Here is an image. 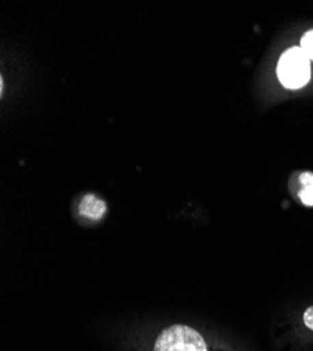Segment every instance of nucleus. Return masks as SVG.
I'll use <instances>...</instances> for the list:
<instances>
[{
	"instance_id": "1",
	"label": "nucleus",
	"mask_w": 313,
	"mask_h": 351,
	"mask_svg": "<svg viewBox=\"0 0 313 351\" xmlns=\"http://www.w3.org/2000/svg\"><path fill=\"white\" fill-rule=\"evenodd\" d=\"M277 76L287 89L297 90L306 86L312 77L310 60L301 47H292L284 52L277 65Z\"/></svg>"
},
{
	"instance_id": "3",
	"label": "nucleus",
	"mask_w": 313,
	"mask_h": 351,
	"mask_svg": "<svg viewBox=\"0 0 313 351\" xmlns=\"http://www.w3.org/2000/svg\"><path fill=\"white\" fill-rule=\"evenodd\" d=\"M105 210H107L105 202L93 194L84 195L80 202V207H79V211L82 215L92 218V219H100L104 215Z\"/></svg>"
},
{
	"instance_id": "5",
	"label": "nucleus",
	"mask_w": 313,
	"mask_h": 351,
	"mask_svg": "<svg viewBox=\"0 0 313 351\" xmlns=\"http://www.w3.org/2000/svg\"><path fill=\"white\" fill-rule=\"evenodd\" d=\"M302 51L308 55L310 61H313V28L309 32H306L302 38H301V45Z\"/></svg>"
},
{
	"instance_id": "4",
	"label": "nucleus",
	"mask_w": 313,
	"mask_h": 351,
	"mask_svg": "<svg viewBox=\"0 0 313 351\" xmlns=\"http://www.w3.org/2000/svg\"><path fill=\"white\" fill-rule=\"evenodd\" d=\"M298 197L303 206L313 207V173L302 171L298 176Z\"/></svg>"
},
{
	"instance_id": "6",
	"label": "nucleus",
	"mask_w": 313,
	"mask_h": 351,
	"mask_svg": "<svg viewBox=\"0 0 313 351\" xmlns=\"http://www.w3.org/2000/svg\"><path fill=\"white\" fill-rule=\"evenodd\" d=\"M303 322L310 330H313V306L308 308L306 312L303 313Z\"/></svg>"
},
{
	"instance_id": "2",
	"label": "nucleus",
	"mask_w": 313,
	"mask_h": 351,
	"mask_svg": "<svg viewBox=\"0 0 313 351\" xmlns=\"http://www.w3.org/2000/svg\"><path fill=\"white\" fill-rule=\"evenodd\" d=\"M153 351H207V344L197 330L175 325L159 335Z\"/></svg>"
}]
</instances>
